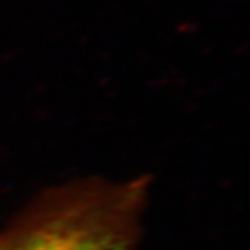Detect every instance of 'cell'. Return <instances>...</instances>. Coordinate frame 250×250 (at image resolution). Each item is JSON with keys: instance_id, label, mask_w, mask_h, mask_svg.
<instances>
[{"instance_id": "1", "label": "cell", "mask_w": 250, "mask_h": 250, "mask_svg": "<svg viewBox=\"0 0 250 250\" xmlns=\"http://www.w3.org/2000/svg\"><path fill=\"white\" fill-rule=\"evenodd\" d=\"M153 182L136 174L52 184L0 228V250H139Z\"/></svg>"}]
</instances>
